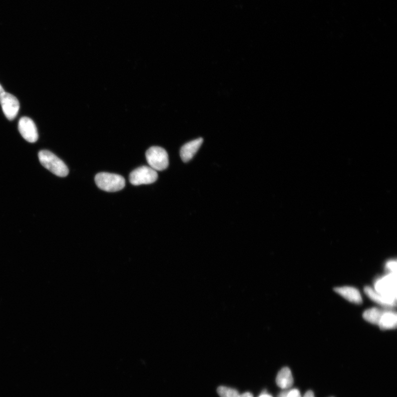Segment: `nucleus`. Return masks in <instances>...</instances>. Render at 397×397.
<instances>
[{
    "label": "nucleus",
    "instance_id": "nucleus-1",
    "mask_svg": "<svg viewBox=\"0 0 397 397\" xmlns=\"http://www.w3.org/2000/svg\"><path fill=\"white\" fill-rule=\"evenodd\" d=\"M374 290L389 301L396 303V273H387L374 282Z\"/></svg>",
    "mask_w": 397,
    "mask_h": 397
},
{
    "label": "nucleus",
    "instance_id": "nucleus-2",
    "mask_svg": "<svg viewBox=\"0 0 397 397\" xmlns=\"http://www.w3.org/2000/svg\"><path fill=\"white\" fill-rule=\"evenodd\" d=\"M38 157L42 166L54 175L61 177L68 175L69 171L67 165L51 151L42 150L39 152Z\"/></svg>",
    "mask_w": 397,
    "mask_h": 397
},
{
    "label": "nucleus",
    "instance_id": "nucleus-3",
    "mask_svg": "<svg viewBox=\"0 0 397 397\" xmlns=\"http://www.w3.org/2000/svg\"><path fill=\"white\" fill-rule=\"evenodd\" d=\"M98 187L107 192H116L126 186V180L120 175L105 172L98 173L95 177Z\"/></svg>",
    "mask_w": 397,
    "mask_h": 397
},
{
    "label": "nucleus",
    "instance_id": "nucleus-4",
    "mask_svg": "<svg viewBox=\"0 0 397 397\" xmlns=\"http://www.w3.org/2000/svg\"><path fill=\"white\" fill-rule=\"evenodd\" d=\"M146 157L150 167L156 171H164L169 165L167 152L160 147H151L146 151Z\"/></svg>",
    "mask_w": 397,
    "mask_h": 397
},
{
    "label": "nucleus",
    "instance_id": "nucleus-5",
    "mask_svg": "<svg viewBox=\"0 0 397 397\" xmlns=\"http://www.w3.org/2000/svg\"><path fill=\"white\" fill-rule=\"evenodd\" d=\"M158 178L157 171L150 167L142 166L130 173L129 181L134 186L150 184L155 182Z\"/></svg>",
    "mask_w": 397,
    "mask_h": 397
},
{
    "label": "nucleus",
    "instance_id": "nucleus-6",
    "mask_svg": "<svg viewBox=\"0 0 397 397\" xmlns=\"http://www.w3.org/2000/svg\"><path fill=\"white\" fill-rule=\"evenodd\" d=\"M0 104L5 116L10 121L14 120L20 110V103L17 98L4 91L0 95Z\"/></svg>",
    "mask_w": 397,
    "mask_h": 397
},
{
    "label": "nucleus",
    "instance_id": "nucleus-7",
    "mask_svg": "<svg viewBox=\"0 0 397 397\" xmlns=\"http://www.w3.org/2000/svg\"><path fill=\"white\" fill-rule=\"evenodd\" d=\"M19 130L23 137L29 143H34L38 139V134L35 123L28 117L20 119Z\"/></svg>",
    "mask_w": 397,
    "mask_h": 397
},
{
    "label": "nucleus",
    "instance_id": "nucleus-8",
    "mask_svg": "<svg viewBox=\"0 0 397 397\" xmlns=\"http://www.w3.org/2000/svg\"><path fill=\"white\" fill-rule=\"evenodd\" d=\"M203 143L202 138L194 140L184 145L181 149L180 155L181 159L184 162H188L191 160L197 152L198 151Z\"/></svg>",
    "mask_w": 397,
    "mask_h": 397
},
{
    "label": "nucleus",
    "instance_id": "nucleus-9",
    "mask_svg": "<svg viewBox=\"0 0 397 397\" xmlns=\"http://www.w3.org/2000/svg\"><path fill=\"white\" fill-rule=\"evenodd\" d=\"M334 291L349 302L355 304H361L362 302L360 292L355 287L351 286L338 287H335Z\"/></svg>",
    "mask_w": 397,
    "mask_h": 397
},
{
    "label": "nucleus",
    "instance_id": "nucleus-10",
    "mask_svg": "<svg viewBox=\"0 0 397 397\" xmlns=\"http://www.w3.org/2000/svg\"><path fill=\"white\" fill-rule=\"evenodd\" d=\"M397 315L391 310H384L378 325L382 330L392 329L396 327Z\"/></svg>",
    "mask_w": 397,
    "mask_h": 397
},
{
    "label": "nucleus",
    "instance_id": "nucleus-11",
    "mask_svg": "<svg viewBox=\"0 0 397 397\" xmlns=\"http://www.w3.org/2000/svg\"><path fill=\"white\" fill-rule=\"evenodd\" d=\"M276 382L277 385L282 389H288L292 387L293 378L289 368H282L277 375Z\"/></svg>",
    "mask_w": 397,
    "mask_h": 397
},
{
    "label": "nucleus",
    "instance_id": "nucleus-12",
    "mask_svg": "<svg viewBox=\"0 0 397 397\" xmlns=\"http://www.w3.org/2000/svg\"><path fill=\"white\" fill-rule=\"evenodd\" d=\"M364 291L371 300L378 303L380 306L387 308H393L396 306L395 303L389 301L387 299L375 291L371 287L366 286L365 289H364Z\"/></svg>",
    "mask_w": 397,
    "mask_h": 397
},
{
    "label": "nucleus",
    "instance_id": "nucleus-13",
    "mask_svg": "<svg viewBox=\"0 0 397 397\" xmlns=\"http://www.w3.org/2000/svg\"><path fill=\"white\" fill-rule=\"evenodd\" d=\"M383 311L376 307L368 309L363 312V318L369 323L378 325Z\"/></svg>",
    "mask_w": 397,
    "mask_h": 397
},
{
    "label": "nucleus",
    "instance_id": "nucleus-14",
    "mask_svg": "<svg viewBox=\"0 0 397 397\" xmlns=\"http://www.w3.org/2000/svg\"><path fill=\"white\" fill-rule=\"evenodd\" d=\"M217 393L220 397H238V391L235 389L221 386L217 388Z\"/></svg>",
    "mask_w": 397,
    "mask_h": 397
},
{
    "label": "nucleus",
    "instance_id": "nucleus-15",
    "mask_svg": "<svg viewBox=\"0 0 397 397\" xmlns=\"http://www.w3.org/2000/svg\"><path fill=\"white\" fill-rule=\"evenodd\" d=\"M385 270L388 273H396V261L391 260L385 264Z\"/></svg>",
    "mask_w": 397,
    "mask_h": 397
},
{
    "label": "nucleus",
    "instance_id": "nucleus-16",
    "mask_svg": "<svg viewBox=\"0 0 397 397\" xmlns=\"http://www.w3.org/2000/svg\"><path fill=\"white\" fill-rule=\"evenodd\" d=\"M287 397H301V395L297 389H293L288 391Z\"/></svg>",
    "mask_w": 397,
    "mask_h": 397
},
{
    "label": "nucleus",
    "instance_id": "nucleus-17",
    "mask_svg": "<svg viewBox=\"0 0 397 397\" xmlns=\"http://www.w3.org/2000/svg\"><path fill=\"white\" fill-rule=\"evenodd\" d=\"M303 397H315V396L312 391L308 390L307 391L306 394H304Z\"/></svg>",
    "mask_w": 397,
    "mask_h": 397
},
{
    "label": "nucleus",
    "instance_id": "nucleus-18",
    "mask_svg": "<svg viewBox=\"0 0 397 397\" xmlns=\"http://www.w3.org/2000/svg\"><path fill=\"white\" fill-rule=\"evenodd\" d=\"M238 397H253V395L251 393H250L249 392H247V393H244V394H242L241 395H239V396Z\"/></svg>",
    "mask_w": 397,
    "mask_h": 397
},
{
    "label": "nucleus",
    "instance_id": "nucleus-19",
    "mask_svg": "<svg viewBox=\"0 0 397 397\" xmlns=\"http://www.w3.org/2000/svg\"><path fill=\"white\" fill-rule=\"evenodd\" d=\"M289 391H282L277 397H287V395Z\"/></svg>",
    "mask_w": 397,
    "mask_h": 397
},
{
    "label": "nucleus",
    "instance_id": "nucleus-20",
    "mask_svg": "<svg viewBox=\"0 0 397 397\" xmlns=\"http://www.w3.org/2000/svg\"><path fill=\"white\" fill-rule=\"evenodd\" d=\"M259 397H273V396L266 393H263L262 395H261Z\"/></svg>",
    "mask_w": 397,
    "mask_h": 397
},
{
    "label": "nucleus",
    "instance_id": "nucleus-21",
    "mask_svg": "<svg viewBox=\"0 0 397 397\" xmlns=\"http://www.w3.org/2000/svg\"><path fill=\"white\" fill-rule=\"evenodd\" d=\"M4 92V90L1 85H0V95H1Z\"/></svg>",
    "mask_w": 397,
    "mask_h": 397
}]
</instances>
